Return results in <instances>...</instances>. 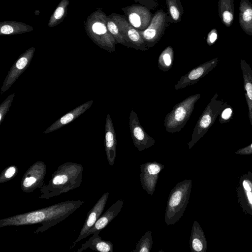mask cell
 <instances>
[{"label":"cell","mask_w":252,"mask_h":252,"mask_svg":"<svg viewBox=\"0 0 252 252\" xmlns=\"http://www.w3.org/2000/svg\"><path fill=\"white\" fill-rule=\"evenodd\" d=\"M84 202L82 200L62 201L43 208L9 217L0 220V227L40 224L33 233H41L66 219Z\"/></svg>","instance_id":"cell-1"},{"label":"cell","mask_w":252,"mask_h":252,"mask_svg":"<svg viewBox=\"0 0 252 252\" xmlns=\"http://www.w3.org/2000/svg\"><path fill=\"white\" fill-rule=\"evenodd\" d=\"M82 165L66 162L53 172L48 183L39 189V198L48 199L57 197L79 187L83 179Z\"/></svg>","instance_id":"cell-2"},{"label":"cell","mask_w":252,"mask_h":252,"mask_svg":"<svg viewBox=\"0 0 252 252\" xmlns=\"http://www.w3.org/2000/svg\"><path fill=\"white\" fill-rule=\"evenodd\" d=\"M107 17L100 9L94 11L87 18L85 29L94 43L111 53L115 52V45L117 43L108 29Z\"/></svg>","instance_id":"cell-3"},{"label":"cell","mask_w":252,"mask_h":252,"mask_svg":"<svg viewBox=\"0 0 252 252\" xmlns=\"http://www.w3.org/2000/svg\"><path fill=\"white\" fill-rule=\"evenodd\" d=\"M191 183V180H183L178 183L171 190L164 217L166 225L175 224L183 217L189 201Z\"/></svg>","instance_id":"cell-4"},{"label":"cell","mask_w":252,"mask_h":252,"mask_svg":"<svg viewBox=\"0 0 252 252\" xmlns=\"http://www.w3.org/2000/svg\"><path fill=\"white\" fill-rule=\"evenodd\" d=\"M200 96V94L189 96L173 107L164 121L163 125L167 132L174 133L182 130L190 118Z\"/></svg>","instance_id":"cell-5"},{"label":"cell","mask_w":252,"mask_h":252,"mask_svg":"<svg viewBox=\"0 0 252 252\" xmlns=\"http://www.w3.org/2000/svg\"><path fill=\"white\" fill-rule=\"evenodd\" d=\"M219 94L216 93L207 104L199 118L193 129L191 140L188 143L190 149L207 132L219 116L225 102L217 99Z\"/></svg>","instance_id":"cell-6"},{"label":"cell","mask_w":252,"mask_h":252,"mask_svg":"<svg viewBox=\"0 0 252 252\" xmlns=\"http://www.w3.org/2000/svg\"><path fill=\"white\" fill-rule=\"evenodd\" d=\"M171 24L168 13H166L162 9L156 12L148 27L145 30L139 31L149 48L155 46L159 41L166 29Z\"/></svg>","instance_id":"cell-7"},{"label":"cell","mask_w":252,"mask_h":252,"mask_svg":"<svg viewBox=\"0 0 252 252\" xmlns=\"http://www.w3.org/2000/svg\"><path fill=\"white\" fill-rule=\"evenodd\" d=\"M116 23L124 36L126 47L145 51L148 50L139 31L133 27L123 15L112 13L109 15Z\"/></svg>","instance_id":"cell-8"},{"label":"cell","mask_w":252,"mask_h":252,"mask_svg":"<svg viewBox=\"0 0 252 252\" xmlns=\"http://www.w3.org/2000/svg\"><path fill=\"white\" fill-rule=\"evenodd\" d=\"M46 172V165L44 161H37L32 164L22 177L21 188L23 191L31 193L42 187Z\"/></svg>","instance_id":"cell-9"},{"label":"cell","mask_w":252,"mask_h":252,"mask_svg":"<svg viewBox=\"0 0 252 252\" xmlns=\"http://www.w3.org/2000/svg\"><path fill=\"white\" fill-rule=\"evenodd\" d=\"M35 51V47H30L23 53L14 63L1 87L0 94L7 91L29 67Z\"/></svg>","instance_id":"cell-10"},{"label":"cell","mask_w":252,"mask_h":252,"mask_svg":"<svg viewBox=\"0 0 252 252\" xmlns=\"http://www.w3.org/2000/svg\"><path fill=\"white\" fill-rule=\"evenodd\" d=\"M164 165L157 161L146 162L140 166L139 178L142 188L148 194L153 195L159 173Z\"/></svg>","instance_id":"cell-11"},{"label":"cell","mask_w":252,"mask_h":252,"mask_svg":"<svg viewBox=\"0 0 252 252\" xmlns=\"http://www.w3.org/2000/svg\"><path fill=\"white\" fill-rule=\"evenodd\" d=\"M129 125L133 144L139 152H142L155 144V140L145 131L137 114L133 110L130 113Z\"/></svg>","instance_id":"cell-12"},{"label":"cell","mask_w":252,"mask_h":252,"mask_svg":"<svg viewBox=\"0 0 252 252\" xmlns=\"http://www.w3.org/2000/svg\"><path fill=\"white\" fill-rule=\"evenodd\" d=\"M129 23L138 31L145 30L150 25L153 14L146 6L140 4L122 8Z\"/></svg>","instance_id":"cell-13"},{"label":"cell","mask_w":252,"mask_h":252,"mask_svg":"<svg viewBox=\"0 0 252 252\" xmlns=\"http://www.w3.org/2000/svg\"><path fill=\"white\" fill-rule=\"evenodd\" d=\"M219 62V58L217 57L192 69L180 78L175 85V89L178 90L184 89L196 83L217 66Z\"/></svg>","instance_id":"cell-14"},{"label":"cell","mask_w":252,"mask_h":252,"mask_svg":"<svg viewBox=\"0 0 252 252\" xmlns=\"http://www.w3.org/2000/svg\"><path fill=\"white\" fill-rule=\"evenodd\" d=\"M109 194L108 192L104 193L88 213L87 218L79 235L74 242V245L86 238V235L88 231L93 227L101 215L106 204Z\"/></svg>","instance_id":"cell-15"},{"label":"cell","mask_w":252,"mask_h":252,"mask_svg":"<svg viewBox=\"0 0 252 252\" xmlns=\"http://www.w3.org/2000/svg\"><path fill=\"white\" fill-rule=\"evenodd\" d=\"M104 147L107 161L113 166L116 157L117 139L112 119L107 114L105 124Z\"/></svg>","instance_id":"cell-16"},{"label":"cell","mask_w":252,"mask_h":252,"mask_svg":"<svg viewBox=\"0 0 252 252\" xmlns=\"http://www.w3.org/2000/svg\"><path fill=\"white\" fill-rule=\"evenodd\" d=\"M93 103V100H89L80 105L55 121L43 133L47 134L53 132L68 124L90 108Z\"/></svg>","instance_id":"cell-17"},{"label":"cell","mask_w":252,"mask_h":252,"mask_svg":"<svg viewBox=\"0 0 252 252\" xmlns=\"http://www.w3.org/2000/svg\"><path fill=\"white\" fill-rule=\"evenodd\" d=\"M124 201L122 199L118 200L98 218L93 227L88 231L86 237L93 234L96 231L104 229L120 212Z\"/></svg>","instance_id":"cell-18"},{"label":"cell","mask_w":252,"mask_h":252,"mask_svg":"<svg viewBox=\"0 0 252 252\" xmlns=\"http://www.w3.org/2000/svg\"><path fill=\"white\" fill-rule=\"evenodd\" d=\"M244 83L245 96L248 108V117L252 126V69L245 60H240Z\"/></svg>","instance_id":"cell-19"},{"label":"cell","mask_w":252,"mask_h":252,"mask_svg":"<svg viewBox=\"0 0 252 252\" xmlns=\"http://www.w3.org/2000/svg\"><path fill=\"white\" fill-rule=\"evenodd\" d=\"M100 231L93 234L88 241L83 244L77 252H82L87 248L100 252H113V244L111 241L103 240L99 235Z\"/></svg>","instance_id":"cell-20"},{"label":"cell","mask_w":252,"mask_h":252,"mask_svg":"<svg viewBox=\"0 0 252 252\" xmlns=\"http://www.w3.org/2000/svg\"><path fill=\"white\" fill-rule=\"evenodd\" d=\"M239 22L243 31L252 35V3L249 0H241L239 5Z\"/></svg>","instance_id":"cell-21"},{"label":"cell","mask_w":252,"mask_h":252,"mask_svg":"<svg viewBox=\"0 0 252 252\" xmlns=\"http://www.w3.org/2000/svg\"><path fill=\"white\" fill-rule=\"evenodd\" d=\"M33 30L32 26L21 22L5 21L0 22V35H17Z\"/></svg>","instance_id":"cell-22"},{"label":"cell","mask_w":252,"mask_h":252,"mask_svg":"<svg viewBox=\"0 0 252 252\" xmlns=\"http://www.w3.org/2000/svg\"><path fill=\"white\" fill-rule=\"evenodd\" d=\"M218 12L222 23L226 27H230L234 17V0H219Z\"/></svg>","instance_id":"cell-23"},{"label":"cell","mask_w":252,"mask_h":252,"mask_svg":"<svg viewBox=\"0 0 252 252\" xmlns=\"http://www.w3.org/2000/svg\"><path fill=\"white\" fill-rule=\"evenodd\" d=\"M206 243L203 232L196 221L192 225L189 239V247L192 252H200L205 250Z\"/></svg>","instance_id":"cell-24"},{"label":"cell","mask_w":252,"mask_h":252,"mask_svg":"<svg viewBox=\"0 0 252 252\" xmlns=\"http://www.w3.org/2000/svg\"><path fill=\"white\" fill-rule=\"evenodd\" d=\"M69 3V0H62L60 2L50 17L48 23L49 28L56 27L63 21L67 15Z\"/></svg>","instance_id":"cell-25"},{"label":"cell","mask_w":252,"mask_h":252,"mask_svg":"<svg viewBox=\"0 0 252 252\" xmlns=\"http://www.w3.org/2000/svg\"><path fill=\"white\" fill-rule=\"evenodd\" d=\"M165 2L171 24L181 21L184 10L180 0H165Z\"/></svg>","instance_id":"cell-26"},{"label":"cell","mask_w":252,"mask_h":252,"mask_svg":"<svg viewBox=\"0 0 252 252\" xmlns=\"http://www.w3.org/2000/svg\"><path fill=\"white\" fill-rule=\"evenodd\" d=\"M174 50L172 46H167L160 54L158 59V67L164 71H168L172 67Z\"/></svg>","instance_id":"cell-27"},{"label":"cell","mask_w":252,"mask_h":252,"mask_svg":"<svg viewBox=\"0 0 252 252\" xmlns=\"http://www.w3.org/2000/svg\"><path fill=\"white\" fill-rule=\"evenodd\" d=\"M153 245L152 232L148 230L137 243L136 248L131 252H150Z\"/></svg>","instance_id":"cell-28"},{"label":"cell","mask_w":252,"mask_h":252,"mask_svg":"<svg viewBox=\"0 0 252 252\" xmlns=\"http://www.w3.org/2000/svg\"><path fill=\"white\" fill-rule=\"evenodd\" d=\"M107 26L117 43L126 46V42L124 36L116 23L109 15L107 17Z\"/></svg>","instance_id":"cell-29"},{"label":"cell","mask_w":252,"mask_h":252,"mask_svg":"<svg viewBox=\"0 0 252 252\" xmlns=\"http://www.w3.org/2000/svg\"><path fill=\"white\" fill-rule=\"evenodd\" d=\"M18 168L16 165H10L4 168L0 175V183L8 182L17 174Z\"/></svg>","instance_id":"cell-30"},{"label":"cell","mask_w":252,"mask_h":252,"mask_svg":"<svg viewBox=\"0 0 252 252\" xmlns=\"http://www.w3.org/2000/svg\"><path fill=\"white\" fill-rule=\"evenodd\" d=\"M233 109L231 106L225 102L224 106L219 115V122L221 124H225L230 122L233 117Z\"/></svg>","instance_id":"cell-31"},{"label":"cell","mask_w":252,"mask_h":252,"mask_svg":"<svg viewBox=\"0 0 252 252\" xmlns=\"http://www.w3.org/2000/svg\"><path fill=\"white\" fill-rule=\"evenodd\" d=\"M15 94L13 93L8 96L1 103L0 106V125L4 120L5 116L12 105Z\"/></svg>","instance_id":"cell-32"},{"label":"cell","mask_w":252,"mask_h":252,"mask_svg":"<svg viewBox=\"0 0 252 252\" xmlns=\"http://www.w3.org/2000/svg\"><path fill=\"white\" fill-rule=\"evenodd\" d=\"M136 3L144 5L150 10H155L158 7L159 4L158 0H134Z\"/></svg>","instance_id":"cell-33"},{"label":"cell","mask_w":252,"mask_h":252,"mask_svg":"<svg viewBox=\"0 0 252 252\" xmlns=\"http://www.w3.org/2000/svg\"><path fill=\"white\" fill-rule=\"evenodd\" d=\"M218 38L217 31L216 29L212 30L208 34L207 38V44L211 46L217 40Z\"/></svg>","instance_id":"cell-34"},{"label":"cell","mask_w":252,"mask_h":252,"mask_svg":"<svg viewBox=\"0 0 252 252\" xmlns=\"http://www.w3.org/2000/svg\"><path fill=\"white\" fill-rule=\"evenodd\" d=\"M243 185L247 191H251L252 189V184L248 180H244Z\"/></svg>","instance_id":"cell-35"},{"label":"cell","mask_w":252,"mask_h":252,"mask_svg":"<svg viewBox=\"0 0 252 252\" xmlns=\"http://www.w3.org/2000/svg\"><path fill=\"white\" fill-rule=\"evenodd\" d=\"M247 194L250 203L252 204V192L247 191Z\"/></svg>","instance_id":"cell-36"}]
</instances>
